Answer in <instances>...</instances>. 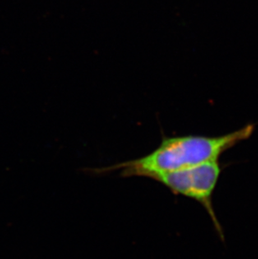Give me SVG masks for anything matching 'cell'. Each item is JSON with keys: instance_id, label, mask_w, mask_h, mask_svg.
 <instances>
[{"instance_id": "1", "label": "cell", "mask_w": 258, "mask_h": 259, "mask_svg": "<svg viewBox=\"0 0 258 259\" xmlns=\"http://www.w3.org/2000/svg\"><path fill=\"white\" fill-rule=\"evenodd\" d=\"M254 130L253 124H248L234 132L214 137L185 135L165 138L154 151L146 156L96 169V171L104 173L121 169V176L124 177L144 176L153 179L160 174L218 161L225 152L248 140Z\"/></svg>"}, {"instance_id": "2", "label": "cell", "mask_w": 258, "mask_h": 259, "mask_svg": "<svg viewBox=\"0 0 258 259\" xmlns=\"http://www.w3.org/2000/svg\"><path fill=\"white\" fill-rule=\"evenodd\" d=\"M221 174L222 167L219 162L212 161L178 171L160 174L153 180L163 184L176 195L186 196L200 203L210 217L218 234L223 238L222 226L217 220L212 204V196Z\"/></svg>"}]
</instances>
